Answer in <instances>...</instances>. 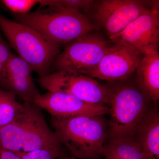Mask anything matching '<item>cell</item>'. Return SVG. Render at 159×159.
Returning a JSON list of instances; mask_svg holds the SVG:
<instances>
[{
  "label": "cell",
  "mask_w": 159,
  "mask_h": 159,
  "mask_svg": "<svg viewBox=\"0 0 159 159\" xmlns=\"http://www.w3.org/2000/svg\"><path fill=\"white\" fill-rule=\"evenodd\" d=\"M1 2L15 14L24 15L30 12L35 5L39 4V0H2Z\"/></svg>",
  "instance_id": "19"
},
{
  "label": "cell",
  "mask_w": 159,
  "mask_h": 159,
  "mask_svg": "<svg viewBox=\"0 0 159 159\" xmlns=\"http://www.w3.org/2000/svg\"><path fill=\"white\" fill-rule=\"evenodd\" d=\"M12 53L10 51L8 46L4 42L2 38L0 37V62L6 66Z\"/></svg>",
  "instance_id": "20"
},
{
  "label": "cell",
  "mask_w": 159,
  "mask_h": 159,
  "mask_svg": "<svg viewBox=\"0 0 159 159\" xmlns=\"http://www.w3.org/2000/svg\"><path fill=\"white\" fill-rule=\"evenodd\" d=\"M39 83L43 89L51 92L66 93L89 103L109 104L111 89L83 74L55 71L40 77Z\"/></svg>",
  "instance_id": "7"
},
{
  "label": "cell",
  "mask_w": 159,
  "mask_h": 159,
  "mask_svg": "<svg viewBox=\"0 0 159 159\" xmlns=\"http://www.w3.org/2000/svg\"><path fill=\"white\" fill-rule=\"evenodd\" d=\"M148 159H159V114L157 105L149 110L134 137Z\"/></svg>",
  "instance_id": "13"
},
{
  "label": "cell",
  "mask_w": 159,
  "mask_h": 159,
  "mask_svg": "<svg viewBox=\"0 0 159 159\" xmlns=\"http://www.w3.org/2000/svg\"><path fill=\"white\" fill-rule=\"evenodd\" d=\"M21 159H57L66 156L63 149L40 148L29 152H15Z\"/></svg>",
  "instance_id": "18"
},
{
  "label": "cell",
  "mask_w": 159,
  "mask_h": 159,
  "mask_svg": "<svg viewBox=\"0 0 159 159\" xmlns=\"http://www.w3.org/2000/svg\"><path fill=\"white\" fill-rule=\"evenodd\" d=\"M5 67L0 62V84L3 85L5 78Z\"/></svg>",
  "instance_id": "22"
},
{
  "label": "cell",
  "mask_w": 159,
  "mask_h": 159,
  "mask_svg": "<svg viewBox=\"0 0 159 159\" xmlns=\"http://www.w3.org/2000/svg\"><path fill=\"white\" fill-rule=\"evenodd\" d=\"M0 28L17 55L28 63L40 77L50 74L60 46L29 26L0 14Z\"/></svg>",
  "instance_id": "4"
},
{
  "label": "cell",
  "mask_w": 159,
  "mask_h": 159,
  "mask_svg": "<svg viewBox=\"0 0 159 159\" xmlns=\"http://www.w3.org/2000/svg\"><path fill=\"white\" fill-rule=\"evenodd\" d=\"M158 2L134 20L109 43L130 47L141 54L158 51L159 41Z\"/></svg>",
  "instance_id": "8"
},
{
  "label": "cell",
  "mask_w": 159,
  "mask_h": 159,
  "mask_svg": "<svg viewBox=\"0 0 159 159\" xmlns=\"http://www.w3.org/2000/svg\"><path fill=\"white\" fill-rule=\"evenodd\" d=\"M3 86L24 102H34L40 94L33 80L29 64L12 53L5 67Z\"/></svg>",
  "instance_id": "12"
},
{
  "label": "cell",
  "mask_w": 159,
  "mask_h": 159,
  "mask_svg": "<svg viewBox=\"0 0 159 159\" xmlns=\"http://www.w3.org/2000/svg\"><path fill=\"white\" fill-rule=\"evenodd\" d=\"M66 159H76L75 158H74L73 157H68L67 156L66 157Z\"/></svg>",
  "instance_id": "23"
},
{
  "label": "cell",
  "mask_w": 159,
  "mask_h": 159,
  "mask_svg": "<svg viewBox=\"0 0 159 159\" xmlns=\"http://www.w3.org/2000/svg\"><path fill=\"white\" fill-rule=\"evenodd\" d=\"M136 70L137 86L157 105L159 99L158 51L144 55Z\"/></svg>",
  "instance_id": "14"
},
{
  "label": "cell",
  "mask_w": 159,
  "mask_h": 159,
  "mask_svg": "<svg viewBox=\"0 0 159 159\" xmlns=\"http://www.w3.org/2000/svg\"><path fill=\"white\" fill-rule=\"evenodd\" d=\"M33 103L48 111L51 116H92L110 114L109 108L106 105L89 103L63 92L48 91L39 94Z\"/></svg>",
  "instance_id": "11"
},
{
  "label": "cell",
  "mask_w": 159,
  "mask_h": 159,
  "mask_svg": "<svg viewBox=\"0 0 159 159\" xmlns=\"http://www.w3.org/2000/svg\"><path fill=\"white\" fill-rule=\"evenodd\" d=\"M111 91L109 137L110 140L134 138L152 108L149 105L151 100L138 86L122 85Z\"/></svg>",
  "instance_id": "5"
},
{
  "label": "cell",
  "mask_w": 159,
  "mask_h": 159,
  "mask_svg": "<svg viewBox=\"0 0 159 159\" xmlns=\"http://www.w3.org/2000/svg\"><path fill=\"white\" fill-rule=\"evenodd\" d=\"M148 9L144 1L103 0L97 6L96 17L111 40Z\"/></svg>",
  "instance_id": "10"
},
{
  "label": "cell",
  "mask_w": 159,
  "mask_h": 159,
  "mask_svg": "<svg viewBox=\"0 0 159 159\" xmlns=\"http://www.w3.org/2000/svg\"><path fill=\"white\" fill-rule=\"evenodd\" d=\"M141 56L130 47L114 43L109 46L97 65L84 75L109 81L123 80L136 70Z\"/></svg>",
  "instance_id": "9"
},
{
  "label": "cell",
  "mask_w": 159,
  "mask_h": 159,
  "mask_svg": "<svg viewBox=\"0 0 159 159\" xmlns=\"http://www.w3.org/2000/svg\"><path fill=\"white\" fill-rule=\"evenodd\" d=\"M109 43L98 34H84L67 44L55 57L51 68L54 72L67 71L85 75L99 63Z\"/></svg>",
  "instance_id": "6"
},
{
  "label": "cell",
  "mask_w": 159,
  "mask_h": 159,
  "mask_svg": "<svg viewBox=\"0 0 159 159\" xmlns=\"http://www.w3.org/2000/svg\"><path fill=\"white\" fill-rule=\"evenodd\" d=\"M23 108L13 93L0 88V128L11 123Z\"/></svg>",
  "instance_id": "16"
},
{
  "label": "cell",
  "mask_w": 159,
  "mask_h": 159,
  "mask_svg": "<svg viewBox=\"0 0 159 159\" xmlns=\"http://www.w3.org/2000/svg\"><path fill=\"white\" fill-rule=\"evenodd\" d=\"M54 132L73 157L99 159L103 156L107 125L102 116H51Z\"/></svg>",
  "instance_id": "2"
},
{
  "label": "cell",
  "mask_w": 159,
  "mask_h": 159,
  "mask_svg": "<svg viewBox=\"0 0 159 159\" xmlns=\"http://www.w3.org/2000/svg\"><path fill=\"white\" fill-rule=\"evenodd\" d=\"M103 156L106 159H148L134 138L110 140Z\"/></svg>",
  "instance_id": "15"
},
{
  "label": "cell",
  "mask_w": 159,
  "mask_h": 159,
  "mask_svg": "<svg viewBox=\"0 0 159 159\" xmlns=\"http://www.w3.org/2000/svg\"><path fill=\"white\" fill-rule=\"evenodd\" d=\"M96 3L92 0H39V4L42 6H53L86 12Z\"/></svg>",
  "instance_id": "17"
},
{
  "label": "cell",
  "mask_w": 159,
  "mask_h": 159,
  "mask_svg": "<svg viewBox=\"0 0 159 159\" xmlns=\"http://www.w3.org/2000/svg\"><path fill=\"white\" fill-rule=\"evenodd\" d=\"M15 16L17 22L34 29L59 46L67 44L94 30L85 15L73 9L48 6Z\"/></svg>",
  "instance_id": "3"
},
{
  "label": "cell",
  "mask_w": 159,
  "mask_h": 159,
  "mask_svg": "<svg viewBox=\"0 0 159 159\" xmlns=\"http://www.w3.org/2000/svg\"><path fill=\"white\" fill-rule=\"evenodd\" d=\"M66 157H63L60 158L58 159H66Z\"/></svg>",
  "instance_id": "24"
},
{
  "label": "cell",
  "mask_w": 159,
  "mask_h": 159,
  "mask_svg": "<svg viewBox=\"0 0 159 159\" xmlns=\"http://www.w3.org/2000/svg\"><path fill=\"white\" fill-rule=\"evenodd\" d=\"M14 120L0 128V148L26 152L40 148L63 149L41 109L33 102H24Z\"/></svg>",
  "instance_id": "1"
},
{
  "label": "cell",
  "mask_w": 159,
  "mask_h": 159,
  "mask_svg": "<svg viewBox=\"0 0 159 159\" xmlns=\"http://www.w3.org/2000/svg\"><path fill=\"white\" fill-rule=\"evenodd\" d=\"M0 159H21L14 152L0 148Z\"/></svg>",
  "instance_id": "21"
}]
</instances>
